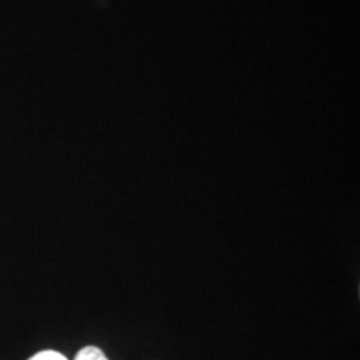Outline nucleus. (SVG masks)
Wrapping results in <instances>:
<instances>
[{
    "mask_svg": "<svg viewBox=\"0 0 360 360\" xmlns=\"http://www.w3.org/2000/svg\"><path fill=\"white\" fill-rule=\"evenodd\" d=\"M70 360H110V357L109 354L101 347V345L87 344V345H82V347L75 352L74 359Z\"/></svg>",
    "mask_w": 360,
    "mask_h": 360,
    "instance_id": "1",
    "label": "nucleus"
},
{
    "mask_svg": "<svg viewBox=\"0 0 360 360\" xmlns=\"http://www.w3.org/2000/svg\"><path fill=\"white\" fill-rule=\"evenodd\" d=\"M27 360H70L64 352L56 349H44L30 355Z\"/></svg>",
    "mask_w": 360,
    "mask_h": 360,
    "instance_id": "2",
    "label": "nucleus"
}]
</instances>
